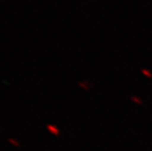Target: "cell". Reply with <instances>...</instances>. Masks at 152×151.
I'll return each instance as SVG.
<instances>
[{
	"instance_id": "cell-1",
	"label": "cell",
	"mask_w": 152,
	"mask_h": 151,
	"mask_svg": "<svg viewBox=\"0 0 152 151\" xmlns=\"http://www.w3.org/2000/svg\"><path fill=\"white\" fill-rule=\"evenodd\" d=\"M9 142H11L12 144H14L15 146H20V143H18L17 141L14 140V139H9Z\"/></svg>"
}]
</instances>
